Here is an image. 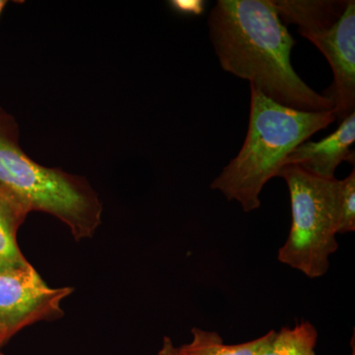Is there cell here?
<instances>
[{"mask_svg":"<svg viewBox=\"0 0 355 355\" xmlns=\"http://www.w3.org/2000/svg\"><path fill=\"white\" fill-rule=\"evenodd\" d=\"M222 69L268 99L298 111L327 112L334 103L310 88L291 64L296 41L272 0H218L207 20Z\"/></svg>","mask_w":355,"mask_h":355,"instance_id":"6da1fadb","label":"cell"},{"mask_svg":"<svg viewBox=\"0 0 355 355\" xmlns=\"http://www.w3.org/2000/svg\"><path fill=\"white\" fill-rule=\"evenodd\" d=\"M250 91L246 139L237 156L210 184L227 200H236L245 212L260 207L263 187L279 177L287 155L336 120L335 110L298 111L272 101L251 84Z\"/></svg>","mask_w":355,"mask_h":355,"instance_id":"7a4b0ae2","label":"cell"},{"mask_svg":"<svg viewBox=\"0 0 355 355\" xmlns=\"http://www.w3.org/2000/svg\"><path fill=\"white\" fill-rule=\"evenodd\" d=\"M0 189L28 214H51L69 228L76 241L90 239L101 225L103 205L87 179L48 168L21 148L19 127L0 108Z\"/></svg>","mask_w":355,"mask_h":355,"instance_id":"3957f363","label":"cell"},{"mask_svg":"<svg viewBox=\"0 0 355 355\" xmlns=\"http://www.w3.org/2000/svg\"><path fill=\"white\" fill-rule=\"evenodd\" d=\"M288 187L292 225L279 261L310 279L323 277L338 250L335 209L336 179L314 176L297 166L280 170Z\"/></svg>","mask_w":355,"mask_h":355,"instance_id":"277c9868","label":"cell"},{"mask_svg":"<svg viewBox=\"0 0 355 355\" xmlns=\"http://www.w3.org/2000/svg\"><path fill=\"white\" fill-rule=\"evenodd\" d=\"M73 291L51 288L31 263L0 272V347L26 327L64 317L62 302Z\"/></svg>","mask_w":355,"mask_h":355,"instance_id":"5b68a950","label":"cell"},{"mask_svg":"<svg viewBox=\"0 0 355 355\" xmlns=\"http://www.w3.org/2000/svg\"><path fill=\"white\" fill-rule=\"evenodd\" d=\"M328 60L334 83L328 97L334 103L338 121L355 110V1L347 0L343 15L330 29L307 38Z\"/></svg>","mask_w":355,"mask_h":355,"instance_id":"8992f818","label":"cell"},{"mask_svg":"<svg viewBox=\"0 0 355 355\" xmlns=\"http://www.w3.org/2000/svg\"><path fill=\"white\" fill-rule=\"evenodd\" d=\"M355 141V112L340 121L336 132L320 141H305L287 155L286 166H297L322 179L334 180L336 168L343 161L354 164L352 146Z\"/></svg>","mask_w":355,"mask_h":355,"instance_id":"52a82bcc","label":"cell"},{"mask_svg":"<svg viewBox=\"0 0 355 355\" xmlns=\"http://www.w3.org/2000/svg\"><path fill=\"white\" fill-rule=\"evenodd\" d=\"M347 0H272L282 23L296 24L302 37L330 29L340 19Z\"/></svg>","mask_w":355,"mask_h":355,"instance_id":"ba28073f","label":"cell"},{"mask_svg":"<svg viewBox=\"0 0 355 355\" xmlns=\"http://www.w3.org/2000/svg\"><path fill=\"white\" fill-rule=\"evenodd\" d=\"M28 214L0 189V272L29 265L17 241L18 231Z\"/></svg>","mask_w":355,"mask_h":355,"instance_id":"9c48e42d","label":"cell"},{"mask_svg":"<svg viewBox=\"0 0 355 355\" xmlns=\"http://www.w3.org/2000/svg\"><path fill=\"white\" fill-rule=\"evenodd\" d=\"M277 331H270L266 335L252 342L239 345H225L216 331L202 329H191L193 338L189 343L178 347L180 355H258L266 343L270 342Z\"/></svg>","mask_w":355,"mask_h":355,"instance_id":"30bf717a","label":"cell"},{"mask_svg":"<svg viewBox=\"0 0 355 355\" xmlns=\"http://www.w3.org/2000/svg\"><path fill=\"white\" fill-rule=\"evenodd\" d=\"M318 333L309 322L294 328H284L268 343L258 355H308L314 352Z\"/></svg>","mask_w":355,"mask_h":355,"instance_id":"8fae6325","label":"cell"},{"mask_svg":"<svg viewBox=\"0 0 355 355\" xmlns=\"http://www.w3.org/2000/svg\"><path fill=\"white\" fill-rule=\"evenodd\" d=\"M336 234L355 230V171L335 184Z\"/></svg>","mask_w":355,"mask_h":355,"instance_id":"7c38bea8","label":"cell"},{"mask_svg":"<svg viewBox=\"0 0 355 355\" xmlns=\"http://www.w3.org/2000/svg\"><path fill=\"white\" fill-rule=\"evenodd\" d=\"M193 1H172V6L181 12H198L200 4Z\"/></svg>","mask_w":355,"mask_h":355,"instance_id":"4fadbf2b","label":"cell"},{"mask_svg":"<svg viewBox=\"0 0 355 355\" xmlns=\"http://www.w3.org/2000/svg\"><path fill=\"white\" fill-rule=\"evenodd\" d=\"M157 355H180V354L178 347H175L171 338L169 336H165L162 347L159 350Z\"/></svg>","mask_w":355,"mask_h":355,"instance_id":"5bb4252c","label":"cell"},{"mask_svg":"<svg viewBox=\"0 0 355 355\" xmlns=\"http://www.w3.org/2000/svg\"><path fill=\"white\" fill-rule=\"evenodd\" d=\"M8 2L6 0H0V16H1L2 11H3L4 7L6 6V4Z\"/></svg>","mask_w":355,"mask_h":355,"instance_id":"9a60e30c","label":"cell"},{"mask_svg":"<svg viewBox=\"0 0 355 355\" xmlns=\"http://www.w3.org/2000/svg\"><path fill=\"white\" fill-rule=\"evenodd\" d=\"M308 355H315V352H311V354H308Z\"/></svg>","mask_w":355,"mask_h":355,"instance_id":"2e32d148","label":"cell"},{"mask_svg":"<svg viewBox=\"0 0 355 355\" xmlns=\"http://www.w3.org/2000/svg\"><path fill=\"white\" fill-rule=\"evenodd\" d=\"M0 355H4L3 354H2L1 352V349H0Z\"/></svg>","mask_w":355,"mask_h":355,"instance_id":"e0dca14e","label":"cell"},{"mask_svg":"<svg viewBox=\"0 0 355 355\" xmlns=\"http://www.w3.org/2000/svg\"><path fill=\"white\" fill-rule=\"evenodd\" d=\"M0 349H1V347H0Z\"/></svg>","mask_w":355,"mask_h":355,"instance_id":"ac0fdd59","label":"cell"}]
</instances>
